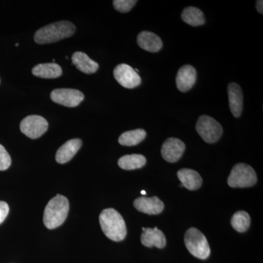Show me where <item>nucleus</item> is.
<instances>
[{"label":"nucleus","mask_w":263,"mask_h":263,"mask_svg":"<svg viewBox=\"0 0 263 263\" xmlns=\"http://www.w3.org/2000/svg\"><path fill=\"white\" fill-rule=\"evenodd\" d=\"M141 194H142V195H146V192L144 191V190H143V191H141Z\"/></svg>","instance_id":"cd10ccee"},{"label":"nucleus","mask_w":263,"mask_h":263,"mask_svg":"<svg viewBox=\"0 0 263 263\" xmlns=\"http://www.w3.org/2000/svg\"><path fill=\"white\" fill-rule=\"evenodd\" d=\"M251 219L248 213L240 211L234 214L231 219V226L238 233H245L250 226Z\"/></svg>","instance_id":"5701e85b"},{"label":"nucleus","mask_w":263,"mask_h":263,"mask_svg":"<svg viewBox=\"0 0 263 263\" xmlns=\"http://www.w3.org/2000/svg\"><path fill=\"white\" fill-rule=\"evenodd\" d=\"M76 26L67 21L55 22L38 29L34 36L37 44H50L73 35Z\"/></svg>","instance_id":"f257e3e1"},{"label":"nucleus","mask_w":263,"mask_h":263,"mask_svg":"<svg viewBox=\"0 0 263 263\" xmlns=\"http://www.w3.org/2000/svg\"><path fill=\"white\" fill-rule=\"evenodd\" d=\"M146 163V157L141 155H124L118 161L119 167L126 171L140 169Z\"/></svg>","instance_id":"412c9836"},{"label":"nucleus","mask_w":263,"mask_h":263,"mask_svg":"<svg viewBox=\"0 0 263 263\" xmlns=\"http://www.w3.org/2000/svg\"><path fill=\"white\" fill-rule=\"evenodd\" d=\"M9 213V205L7 202L0 201V224L5 221Z\"/></svg>","instance_id":"a878e982"},{"label":"nucleus","mask_w":263,"mask_h":263,"mask_svg":"<svg viewBox=\"0 0 263 263\" xmlns=\"http://www.w3.org/2000/svg\"><path fill=\"white\" fill-rule=\"evenodd\" d=\"M100 224L109 239L122 241L127 235L125 221L122 215L114 209H106L100 214Z\"/></svg>","instance_id":"f03ea898"},{"label":"nucleus","mask_w":263,"mask_h":263,"mask_svg":"<svg viewBox=\"0 0 263 263\" xmlns=\"http://www.w3.org/2000/svg\"><path fill=\"white\" fill-rule=\"evenodd\" d=\"M178 178L183 186L189 190L194 191L201 186L202 179L200 174L194 170L183 168L177 173Z\"/></svg>","instance_id":"f3484780"},{"label":"nucleus","mask_w":263,"mask_h":263,"mask_svg":"<svg viewBox=\"0 0 263 263\" xmlns=\"http://www.w3.org/2000/svg\"><path fill=\"white\" fill-rule=\"evenodd\" d=\"M141 243L145 247L152 248L155 247L158 249H163L166 246L165 235L157 228H142Z\"/></svg>","instance_id":"4468645a"},{"label":"nucleus","mask_w":263,"mask_h":263,"mask_svg":"<svg viewBox=\"0 0 263 263\" xmlns=\"http://www.w3.org/2000/svg\"><path fill=\"white\" fill-rule=\"evenodd\" d=\"M186 249L194 257L200 259L209 258L211 249L205 235L197 228H190L184 235Z\"/></svg>","instance_id":"20e7f679"},{"label":"nucleus","mask_w":263,"mask_h":263,"mask_svg":"<svg viewBox=\"0 0 263 263\" xmlns=\"http://www.w3.org/2000/svg\"><path fill=\"white\" fill-rule=\"evenodd\" d=\"M230 109L235 118H238L243 111V98L241 88L236 83H231L228 87Z\"/></svg>","instance_id":"ddd939ff"},{"label":"nucleus","mask_w":263,"mask_h":263,"mask_svg":"<svg viewBox=\"0 0 263 263\" xmlns=\"http://www.w3.org/2000/svg\"><path fill=\"white\" fill-rule=\"evenodd\" d=\"M134 206L138 212L149 215H157L164 210L163 202L157 197H141L134 201Z\"/></svg>","instance_id":"9b49d317"},{"label":"nucleus","mask_w":263,"mask_h":263,"mask_svg":"<svg viewBox=\"0 0 263 263\" xmlns=\"http://www.w3.org/2000/svg\"><path fill=\"white\" fill-rule=\"evenodd\" d=\"M195 128L202 140L208 143H216L223 133L221 124L214 118L207 115H202L198 118Z\"/></svg>","instance_id":"423d86ee"},{"label":"nucleus","mask_w":263,"mask_h":263,"mask_svg":"<svg viewBox=\"0 0 263 263\" xmlns=\"http://www.w3.org/2000/svg\"><path fill=\"white\" fill-rule=\"evenodd\" d=\"M114 76L117 82L127 89H134L141 84V76L127 64L117 65L114 69Z\"/></svg>","instance_id":"6e6552de"},{"label":"nucleus","mask_w":263,"mask_h":263,"mask_svg":"<svg viewBox=\"0 0 263 263\" xmlns=\"http://www.w3.org/2000/svg\"><path fill=\"white\" fill-rule=\"evenodd\" d=\"M70 203L67 197L57 195L52 198L43 214V222L48 229L52 230L61 226L67 217Z\"/></svg>","instance_id":"7ed1b4c3"},{"label":"nucleus","mask_w":263,"mask_h":263,"mask_svg":"<svg viewBox=\"0 0 263 263\" xmlns=\"http://www.w3.org/2000/svg\"><path fill=\"white\" fill-rule=\"evenodd\" d=\"M48 128L46 119L41 116L31 115L24 118L20 124V129L31 139H37L43 136Z\"/></svg>","instance_id":"0eeeda50"},{"label":"nucleus","mask_w":263,"mask_h":263,"mask_svg":"<svg viewBox=\"0 0 263 263\" xmlns=\"http://www.w3.org/2000/svg\"><path fill=\"white\" fill-rule=\"evenodd\" d=\"M256 8H257V11L259 13L262 14L263 13V1L262 0H258L256 3Z\"/></svg>","instance_id":"bb28decb"},{"label":"nucleus","mask_w":263,"mask_h":263,"mask_svg":"<svg viewBox=\"0 0 263 263\" xmlns=\"http://www.w3.org/2000/svg\"><path fill=\"white\" fill-rule=\"evenodd\" d=\"M184 143L178 138H170L166 140L161 148V154L164 160L174 163L182 157L184 152Z\"/></svg>","instance_id":"9d476101"},{"label":"nucleus","mask_w":263,"mask_h":263,"mask_svg":"<svg viewBox=\"0 0 263 263\" xmlns=\"http://www.w3.org/2000/svg\"><path fill=\"white\" fill-rule=\"evenodd\" d=\"M181 18L185 23L193 27L203 25L205 22V16L202 10L195 7L184 8L181 13Z\"/></svg>","instance_id":"aec40b11"},{"label":"nucleus","mask_w":263,"mask_h":263,"mask_svg":"<svg viewBox=\"0 0 263 263\" xmlns=\"http://www.w3.org/2000/svg\"><path fill=\"white\" fill-rule=\"evenodd\" d=\"M257 181V174L251 166L238 163L232 169L228 183L232 188H246L253 186Z\"/></svg>","instance_id":"39448f33"},{"label":"nucleus","mask_w":263,"mask_h":263,"mask_svg":"<svg viewBox=\"0 0 263 263\" xmlns=\"http://www.w3.org/2000/svg\"><path fill=\"white\" fill-rule=\"evenodd\" d=\"M197 79V72L192 65H184L178 71L176 76V86L181 92L190 91L193 87Z\"/></svg>","instance_id":"f8f14e48"},{"label":"nucleus","mask_w":263,"mask_h":263,"mask_svg":"<svg viewBox=\"0 0 263 263\" xmlns=\"http://www.w3.org/2000/svg\"><path fill=\"white\" fill-rule=\"evenodd\" d=\"M72 62L84 73L93 74L99 69L98 63L91 60L84 52H75L72 56Z\"/></svg>","instance_id":"a211bd4d"},{"label":"nucleus","mask_w":263,"mask_h":263,"mask_svg":"<svg viewBox=\"0 0 263 263\" xmlns=\"http://www.w3.org/2000/svg\"><path fill=\"white\" fill-rule=\"evenodd\" d=\"M136 0H114L113 5L115 9L120 13H127L136 5Z\"/></svg>","instance_id":"b1692460"},{"label":"nucleus","mask_w":263,"mask_h":263,"mask_svg":"<svg viewBox=\"0 0 263 263\" xmlns=\"http://www.w3.org/2000/svg\"><path fill=\"white\" fill-rule=\"evenodd\" d=\"M146 132L143 129L125 132L119 138V143L122 146H133L139 144L146 138Z\"/></svg>","instance_id":"4be33fe9"},{"label":"nucleus","mask_w":263,"mask_h":263,"mask_svg":"<svg viewBox=\"0 0 263 263\" xmlns=\"http://www.w3.org/2000/svg\"><path fill=\"white\" fill-rule=\"evenodd\" d=\"M52 101L68 108H75L84 100L81 91L72 89H57L51 93Z\"/></svg>","instance_id":"1a4fd4ad"},{"label":"nucleus","mask_w":263,"mask_h":263,"mask_svg":"<svg viewBox=\"0 0 263 263\" xmlns=\"http://www.w3.org/2000/svg\"><path fill=\"white\" fill-rule=\"evenodd\" d=\"M83 142L79 138L70 140L66 142L58 151L56 155V160L58 163L65 164L73 158L82 146Z\"/></svg>","instance_id":"2eb2a0df"},{"label":"nucleus","mask_w":263,"mask_h":263,"mask_svg":"<svg viewBox=\"0 0 263 263\" xmlns=\"http://www.w3.org/2000/svg\"><path fill=\"white\" fill-rule=\"evenodd\" d=\"M33 75L42 79H57L62 74V67L55 62L39 64L34 66L32 70Z\"/></svg>","instance_id":"6ab92c4d"},{"label":"nucleus","mask_w":263,"mask_h":263,"mask_svg":"<svg viewBox=\"0 0 263 263\" xmlns=\"http://www.w3.org/2000/svg\"><path fill=\"white\" fill-rule=\"evenodd\" d=\"M137 42L138 46L146 51L155 53L162 48V41L157 34L148 31H143L138 35Z\"/></svg>","instance_id":"dca6fc26"},{"label":"nucleus","mask_w":263,"mask_h":263,"mask_svg":"<svg viewBox=\"0 0 263 263\" xmlns=\"http://www.w3.org/2000/svg\"><path fill=\"white\" fill-rule=\"evenodd\" d=\"M11 164V158L5 147L0 144V171L8 169Z\"/></svg>","instance_id":"393cba45"}]
</instances>
